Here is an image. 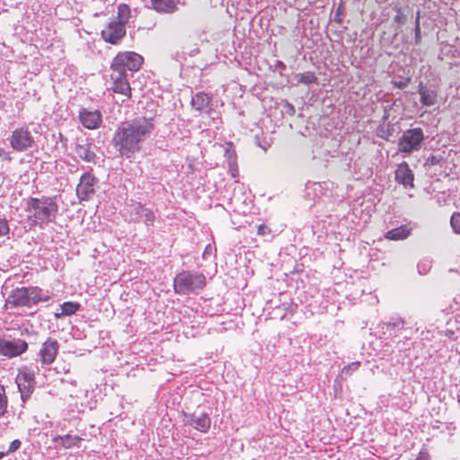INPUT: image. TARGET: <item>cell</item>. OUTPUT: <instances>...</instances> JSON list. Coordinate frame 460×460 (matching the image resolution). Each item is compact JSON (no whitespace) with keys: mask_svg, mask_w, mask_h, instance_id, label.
<instances>
[{"mask_svg":"<svg viewBox=\"0 0 460 460\" xmlns=\"http://www.w3.org/2000/svg\"><path fill=\"white\" fill-rule=\"evenodd\" d=\"M155 128V121L149 118H136L118 127L112 144L123 158H130L141 150L143 144Z\"/></svg>","mask_w":460,"mask_h":460,"instance_id":"6da1fadb","label":"cell"},{"mask_svg":"<svg viewBox=\"0 0 460 460\" xmlns=\"http://www.w3.org/2000/svg\"><path fill=\"white\" fill-rule=\"evenodd\" d=\"M26 209L29 213L28 221L31 226H42L53 221L59 210V206L53 198H31L27 201Z\"/></svg>","mask_w":460,"mask_h":460,"instance_id":"7a4b0ae2","label":"cell"},{"mask_svg":"<svg viewBox=\"0 0 460 460\" xmlns=\"http://www.w3.org/2000/svg\"><path fill=\"white\" fill-rule=\"evenodd\" d=\"M51 298L49 293L39 287H23L13 289L6 299L5 308H32Z\"/></svg>","mask_w":460,"mask_h":460,"instance_id":"3957f363","label":"cell"},{"mask_svg":"<svg viewBox=\"0 0 460 460\" xmlns=\"http://www.w3.org/2000/svg\"><path fill=\"white\" fill-rule=\"evenodd\" d=\"M206 278L203 273L186 271L176 275L174 280V290L179 295H191L204 289Z\"/></svg>","mask_w":460,"mask_h":460,"instance_id":"277c9868","label":"cell"},{"mask_svg":"<svg viewBox=\"0 0 460 460\" xmlns=\"http://www.w3.org/2000/svg\"><path fill=\"white\" fill-rule=\"evenodd\" d=\"M145 62L144 57L134 51H122L118 53L111 64V68L117 74H127V70L138 72Z\"/></svg>","mask_w":460,"mask_h":460,"instance_id":"5b68a950","label":"cell"},{"mask_svg":"<svg viewBox=\"0 0 460 460\" xmlns=\"http://www.w3.org/2000/svg\"><path fill=\"white\" fill-rule=\"evenodd\" d=\"M16 384L21 396L23 404L29 401L36 388V377L34 369L28 366H23L18 369L16 376Z\"/></svg>","mask_w":460,"mask_h":460,"instance_id":"8992f818","label":"cell"},{"mask_svg":"<svg viewBox=\"0 0 460 460\" xmlns=\"http://www.w3.org/2000/svg\"><path fill=\"white\" fill-rule=\"evenodd\" d=\"M129 22L126 21L117 16L106 25L105 29L102 31V38L105 42L112 45H119L126 35V25Z\"/></svg>","mask_w":460,"mask_h":460,"instance_id":"52a82bcc","label":"cell"},{"mask_svg":"<svg viewBox=\"0 0 460 460\" xmlns=\"http://www.w3.org/2000/svg\"><path fill=\"white\" fill-rule=\"evenodd\" d=\"M99 183L98 178L94 176L91 173H84L80 177V183L76 186L75 193L76 197L80 202H84L91 200L96 191H97V184Z\"/></svg>","mask_w":460,"mask_h":460,"instance_id":"ba28073f","label":"cell"},{"mask_svg":"<svg viewBox=\"0 0 460 460\" xmlns=\"http://www.w3.org/2000/svg\"><path fill=\"white\" fill-rule=\"evenodd\" d=\"M424 139V134L422 129L415 128L412 130H406L403 134L399 142H398V150L401 153L408 154L415 150Z\"/></svg>","mask_w":460,"mask_h":460,"instance_id":"9c48e42d","label":"cell"},{"mask_svg":"<svg viewBox=\"0 0 460 460\" xmlns=\"http://www.w3.org/2000/svg\"><path fill=\"white\" fill-rule=\"evenodd\" d=\"M1 355L8 359H14L28 351L29 345L25 340L1 338Z\"/></svg>","mask_w":460,"mask_h":460,"instance_id":"30bf717a","label":"cell"},{"mask_svg":"<svg viewBox=\"0 0 460 460\" xmlns=\"http://www.w3.org/2000/svg\"><path fill=\"white\" fill-rule=\"evenodd\" d=\"M34 139L32 134L26 127L18 128L15 130L11 137V146L15 150L25 151L34 146Z\"/></svg>","mask_w":460,"mask_h":460,"instance_id":"8fae6325","label":"cell"},{"mask_svg":"<svg viewBox=\"0 0 460 460\" xmlns=\"http://www.w3.org/2000/svg\"><path fill=\"white\" fill-rule=\"evenodd\" d=\"M59 343L54 338L49 337L43 343L39 352L40 361L43 366H49L54 362L59 355Z\"/></svg>","mask_w":460,"mask_h":460,"instance_id":"7c38bea8","label":"cell"},{"mask_svg":"<svg viewBox=\"0 0 460 460\" xmlns=\"http://www.w3.org/2000/svg\"><path fill=\"white\" fill-rule=\"evenodd\" d=\"M79 116L81 124L88 130H98L102 127L104 122L103 114L99 110L90 111L88 109H81Z\"/></svg>","mask_w":460,"mask_h":460,"instance_id":"4fadbf2b","label":"cell"},{"mask_svg":"<svg viewBox=\"0 0 460 460\" xmlns=\"http://www.w3.org/2000/svg\"><path fill=\"white\" fill-rule=\"evenodd\" d=\"M184 414V420L189 426L193 427L196 431L201 432H208L210 429V419L207 414H202L201 416H196L195 414Z\"/></svg>","mask_w":460,"mask_h":460,"instance_id":"5bb4252c","label":"cell"},{"mask_svg":"<svg viewBox=\"0 0 460 460\" xmlns=\"http://www.w3.org/2000/svg\"><path fill=\"white\" fill-rule=\"evenodd\" d=\"M396 181L398 184H401L406 188H414V173L406 162H403L398 166L396 171Z\"/></svg>","mask_w":460,"mask_h":460,"instance_id":"9a60e30c","label":"cell"},{"mask_svg":"<svg viewBox=\"0 0 460 460\" xmlns=\"http://www.w3.org/2000/svg\"><path fill=\"white\" fill-rule=\"evenodd\" d=\"M113 92L118 95H122L127 98L132 97L130 82L127 78V74H118L117 76L113 80Z\"/></svg>","mask_w":460,"mask_h":460,"instance_id":"2e32d148","label":"cell"},{"mask_svg":"<svg viewBox=\"0 0 460 460\" xmlns=\"http://www.w3.org/2000/svg\"><path fill=\"white\" fill-rule=\"evenodd\" d=\"M180 0H151L153 9L159 14H173L178 10Z\"/></svg>","mask_w":460,"mask_h":460,"instance_id":"e0dca14e","label":"cell"},{"mask_svg":"<svg viewBox=\"0 0 460 460\" xmlns=\"http://www.w3.org/2000/svg\"><path fill=\"white\" fill-rule=\"evenodd\" d=\"M84 441V439L80 436L67 435L56 436L52 439V442L57 444L59 447L65 448V449H69V448L80 447L81 443Z\"/></svg>","mask_w":460,"mask_h":460,"instance_id":"ac0fdd59","label":"cell"},{"mask_svg":"<svg viewBox=\"0 0 460 460\" xmlns=\"http://www.w3.org/2000/svg\"><path fill=\"white\" fill-rule=\"evenodd\" d=\"M413 232V226L410 224H406L402 225L398 228H394L390 230L386 234V239L393 241H399V240H406L410 237Z\"/></svg>","mask_w":460,"mask_h":460,"instance_id":"d6986e66","label":"cell"},{"mask_svg":"<svg viewBox=\"0 0 460 460\" xmlns=\"http://www.w3.org/2000/svg\"><path fill=\"white\" fill-rule=\"evenodd\" d=\"M211 101H212V97L209 94L203 92L198 93L193 97L192 105H193V108L197 111L204 112V111H208L209 109L210 105H211Z\"/></svg>","mask_w":460,"mask_h":460,"instance_id":"ffe728a7","label":"cell"},{"mask_svg":"<svg viewBox=\"0 0 460 460\" xmlns=\"http://www.w3.org/2000/svg\"><path fill=\"white\" fill-rule=\"evenodd\" d=\"M418 93L420 94L421 102L423 105L431 106L437 103V100H438L437 93L429 89L425 85H423V82H420V84H419Z\"/></svg>","mask_w":460,"mask_h":460,"instance_id":"44dd1931","label":"cell"},{"mask_svg":"<svg viewBox=\"0 0 460 460\" xmlns=\"http://www.w3.org/2000/svg\"><path fill=\"white\" fill-rule=\"evenodd\" d=\"M80 308H81V305L79 302H65V303H63L62 305H60V312L55 314V318H59H59H67V317L73 316L80 310Z\"/></svg>","mask_w":460,"mask_h":460,"instance_id":"7402d4cb","label":"cell"},{"mask_svg":"<svg viewBox=\"0 0 460 460\" xmlns=\"http://www.w3.org/2000/svg\"><path fill=\"white\" fill-rule=\"evenodd\" d=\"M226 153H227V160H228V165H229L230 172L233 177L237 178L239 176V167L237 163V154L235 151V146L232 143H228V146L226 147Z\"/></svg>","mask_w":460,"mask_h":460,"instance_id":"603a6c76","label":"cell"},{"mask_svg":"<svg viewBox=\"0 0 460 460\" xmlns=\"http://www.w3.org/2000/svg\"><path fill=\"white\" fill-rule=\"evenodd\" d=\"M75 150H76V153H78V155H79L80 159H82L85 162L92 163L94 161H96V159H97V155L95 154V152L91 150V148L87 146V145H85V146L78 145L75 147Z\"/></svg>","mask_w":460,"mask_h":460,"instance_id":"cb8c5ba5","label":"cell"},{"mask_svg":"<svg viewBox=\"0 0 460 460\" xmlns=\"http://www.w3.org/2000/svg\"><path fill=\"white\" fill-rule=\"evenodd\" d=\"M414 41L416 45H420L423 41L422 30H421V12L417 11L415 17V26H414Z\"/></svg>","mask_w":460,"mask_h":460,"instance_id":"d4e9b609","label":"cell"},{"mask_svg":"<svg viewBox=\"0 0 460 460\" xmlns=\"http://www.w3.org/2000/svg\"><path fill=\"white\" fill-rule=\"evenodd\" d=\"M345 17V4L343 1L340 2L339 7L335 13V22L336 24H342Z\"/></svg>","mask_w":460,"mask_h":460,"instance_id":"484cf974","label":"cell"},{"mask_svg":"<svg viewBox=\"0 0 460 460\" xmlns=\"http://www.w3.org/2000/svg\"><path fill=\"white\" fill-rule=\"evenodd\" d=\"M450 225H451L452 229L454 231L455 234H460V213L459 212H455L452 215L451 219H450Z\"/></svg>","mask_w":460,"mask_h":460,"instance_id":"4316f807","label":"cell"},{"mask_svg":"<svg viewBox=\"0 0 460 460\" xmlns=\"http://www.w3.org/2000/svg\"><path fill=\"white\" fill-rule=\"evenodd\" d=\"M1 394H2V404H1V417H4L7 412H8V406H9V400H8V396L6 394V389L4 386H1Z\"/></svg>","mask_w":460,"mask_h":460,"instance_id":"83f0119b","label":"cell"},{"mask_svg":"<svg viewBox=\"0 0 460 460\" xmlns=\"http://www.w3.org/2000/svg\"><path fill=\"white\" fill-rule=\"evenodd\" d=\"M22 442L21 440L19 439H17V440H14L12 443L10 444V447H9V449L7 452H1V458H3L5 456H9L11 455L13 453L17 452L20 447H21Z\"/></svg>","mask_w":460,"mask_h":460,"instance_id":"f1b7e54d","label":"cell"},{"mask_svg":"<svg viewBox=\"0 0 460 460\" xmlns=\"http://www.w3.org/2000/svg\"><path fill=\"white\" fill-rule=\"evenodd\" d=\"M298 78H299V82L300 83H304V84L306 85L313 84V83H316L318 81L317 76L313 73H305V74L299 75Z\"/></svg>","mask_w":460,"mask_h":460,"instance_id":"f546056e","label":"cell"},{"mask_svg":"<svg viewBox=\"0 0 460 460\" xmlns=\"http://www.w3.org/2000/svg\"><path fill=\"white\" fill-rule=\"evenodd\" d=\"M397 14L398 15L395 17V22L398 25H406V22H407V17H406V14L403 12L402 9H397Z\"/></svg>","mask_w":460,"mask_h":460,"instance_id":"4dcf8cb0","label":"cell"},{"mask_svg":"<svg viewBox=\"0 0 460 460\" xmlns=\"http://www.w3.org/2000/svg\"><path fill=\"white\" fill-rule=\"evenodd\" d=\"M9 232H10V228H9V223L5 218H2L1 219V235L4 237V236L9 235Z\"/></svg>","mask_w":460,"mask_h":460,"instance_id":"1f68e13d","label":"cell"},{"mask_svg":"<svg viewBox=\"0 0 460 460\" xmlns=\"http://www.w3.org/2000/svg\"><path fill=\"white\" fill-rule=\"evenodd\" d=\"M410 82H411V79H410V78H408V79H406V80H404V81H399V82H395V83H394V85H395V86H396V87H397V88H399V89H405V88H406V87H407V86H408V85H409V83H410Z\"/></svg>","mask_w":460,"mask_h":460,"instance_id":"d6a6232c","label":"cell"},{"mask_svg":"<svg viewBox=\"0 0 460 460\" xmlns=\"http://www.w3.org/2000/svg\"><path fill=\"white\" fill-rule=\"evenodd\" d=\"M266 228H267V226H265V225H264V226H261V227L259 228L260 234H262V233L264 234V233H265V232H264V229H266Z\"/></svg>","mask_w":460,"mask_h":460,"instance_id":"836d02e7","label":"cell"}]
</instances>
